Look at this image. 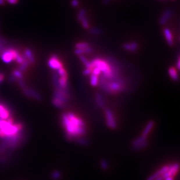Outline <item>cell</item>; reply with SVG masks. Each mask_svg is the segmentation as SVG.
Here are the masks:
<instances>
[{"mask_svg":"<svg viewBox=\"0 0 180 180\" xmlns=\"http://www.w3.org/2000/svg\"><path fill=\"white\" fill-rule=\"evenodd\" d=\"M61 123L65 130V138L69 141L84 137L87 132L85 121L72 112L64 113L61 115Z\"/></svg>","mask_w":180,"mask_h":180,"instance_id":"6da1fadb","label":"cell"},{"mask_svg":"<svg viewBox=\"0 0 180 180\" xmlns=\"http://www.w3.org/2000/svg\"><path fill=\"white\" fill-rule=\"evenodd\" d=\"M22 125L20 123L14 124L11 118L7 120L0 119V137L6 138L13 136L21 132Z\"/></svg>","mask_w":180,"mask_h":180,"instance_id":"7a4b0ae2","label":"cell"},{"mask_svg":"<svg viewBox=\"0 0 180 180\" xmlns=\"http://www.w3.org/2000/svg\"><path fill=\"white\" fill-rule=\"evenodd\" d=\"M20 53L14 48L8 47L6 49L1 55V57L6 63H10L13 61H16Z\"/></svg>","mask_w":180,"mask_h":180,"instance_id":"3957f363","label":"cell"},{"mask_svg":"<svg viewBox=\"0 0 180 180\" xmlns=\"http://www.w3.org/2000/svg\"><path fill=\"white\" fill-rule=\"evenodd\" d=\"M104 115L107 126L112 130L116 129L118 127V124L112 110L109 108H105Z\"/></svg>","mask_w":180,"mask_h":180,"instance_id":"277c9868","label":"cell"},{"mask_svg":"<svg viewBox=\"0 0 180 180\" xmlns=\"http://www.w3.org/2000/svg\"><path fill=\"white\" fill-rule=\"evenodd\" d=\"M147 145V138L140 135L133 140L131 145V149L134 152H139L145 149Z\"/></svg>","mask_w":180,"mask_h":180,"instance_id":"5b68a950","label":"cell"},{"mask_svg":"<svg viewBox=\"0 0 180 180\" xmlns=\"http://www.w3.org/2000/svg\"><path fill=\"white\" fill-rule=\"evenodd\" d=\"M48 65L51 69L56 71H57L64 67L58 57L56 54H53L50 57L48 61Z\"/></svg>","mask_w":180,"mask_h":180,"instance_id":"8992f818","label":"cell"},{"mask_svg":"<svg viewBox=\"0 0 180 180\" xmlns=\"http://www.w3.org/2000/svg\"><path fill=\"white\" fill-rule=\"evenodd\" d=\"M179 170V164L176 163H174V164L170 165V167L168 170V171L165 172L164 174H163L161 176L164 179L165 178L167 177H174L177 173L178 172Z\"/></svg>","mask_w":180,"mask_h":180,"instance_id":"52a82bcc","label":"cell"},{"mask_svg":"<svg viewBox=\"0 0 180 180\" xmlns=\"http://www.w3.org/2000/svg\"><path fill=\"white\" fill-rule=\"evenodd\" d=\"M172 15V11L170 9L165 10L162 14L159 19V24L161 26L165 25L170 19Z\"/></svg>","mask_w":180,"mask_h":180,"instance_id":"ba28073f","label":"cell"},{"mask_svg":"<svg viewBox=\"0 0 180 180\" xmlns=\"http://www.w3.org/2000/svg\"><path fill=\"white\" fill-rule=\"evenodd\" d=\"M163 34L164 36V38L165 39V40L167 42V43L168 45L170 47L173 46L174 45V38L173 35L172 34L171 31L167 28H164L163 29Z\"/></svg>","mask_w":180,"mask_h":180,"instance_id":"9c48e42d","label":"cell"},{"mask_svg":"<svg viewBox=\"0 0 180 180\" xmlns=\"http://www.w3.org/2000/svg\"><path fill=\"white\" fill-rule=\"evenodd\" d=\"M10 111L7 107L3 104H0V119L7 120L10 118Z\"/></svg>","mask_w":180,"mask_h":180,"instance_id":"30bf717a","label":"cell"},{"mask_svg":"<svg viewBox=\"0 0 180 180\" xmlns=\"http://www.w3.org/2000/svg\"><path fill=\"white\" fill-rule=\"evenodd\" d=\"M23 90H24V93L25 94V95L27 97L34 98L35 99L39 100V101L41 100L42 97H41L40 95L38 92L35 91L34 90L31 89H28L26 87L25 89H23Z\"/></svg>","mask_w":180,"mask_h":180,"instance_id":"8fae6325","label":"cell"},{"mask_svg":"<svg viewBox=\"0 0 180 180\" xmlns=\"http://www.w3.org/2000/svg\"><path fill=\"white\" fill-rule=\"evenodd\" d=\"M122 47L126 51H130L131 53H135L138 49V43L136 42L126 43L123 44Z\"/></svg>","mask_w":180,"mask_h":180,"instance_id":"7c38bea8","label":"cell"},{"mask_svg":"<svg viewBox=\"0 0 180 180\" xmlns=\"http://www.w3.org/2000/svg\"><path fill=\"white\" fill-rule=\"evenodd\" d=\"M95 99L97 106L101 109L106 108V102L103 95L100 93H96L95 95Z\"/></svg>","mask_w":180,"mask_h":180,"instance_id":"4fadbf2b","label":"cell"},{"mask_svg":"<svg viewBox=\"0 0 180 180\" xmlns=\"http://www.w3.org/2000/svg\"><path fill=\"white\" fill-rule=\"evenodd\" d=\"M154 121L153 120H150L149 121L147 124H146V126L145 127L141 135H142L144 137L147 138V136L149 135V134L150 133V132H151V131L152 130L154 126Z\"/></svg>","mask_w":180,"mask_h":180,"instance_id":"5bb4252c","label":"cell"},{"mask_svg":"<svg viewBox=\"0 0 180 180\" xmlns=\"http://www.w3.org/2000/svg\"><path fill=\"white\" fill-rule=\"evenodd\" d=\"M93 51V49L90 46L85 49H75L74 50V53L79 56L81 55L91 54Z\"/></svg>","mask_w":180,"mask_h":180,"instance_id":"9a60e30c","label":"cell"},{"mask_svg":"<svg viewBox=\"0 0 180 180\" xmlns=\"http://www.w3.org/2000/svg\"><path fill=\"white\" fill-rule=\"evenodd\" d=\"M168 75H170V78H171V79L172 81H174V82H178V81L179 76H178L177 70L175 68H174L173 67H170L168 68Z\"/></svg>","mask_w":180,"mask_h":180,"instance_id":"2e32d148","label":"cell"},{"mask_svg":"<svg viewBox=\"0 0 180 180\" xmlns=\"http://www.w3.org/2000/svg\"><path fill=\"white\" fill-rule=\"evenodd\" d=\"M52 103L55 107L58 108H64L67 104L66 102L55 97H53L52 99Z\"/></svg>","mask_w":180,"mask_h":180,"instance_id":"e0dca14e","label":"cell"},{"mask_svg":"<svg viewBox=\"0 0 180 180\" xmlns=\"http://www.w3.org/2000/svg\"><path fill=\"white\" fill-rule=\"evenodd\" d=\"M58 84L61 88L67 90L68 86V76H59Z\"/></svg>","mask_w":180,"mask_h":180,"instance_id":"ac0fdd59","label":"cell"},{"mask_svg":"<svg viewBox=\"0 0 180 180\" xmlns=\"http://www.w3.org/2000/svg\"><path fill=\"white\" fill-rule=\"evenodd\" d=\"M99 78L98 76L92 73L90 75V84L93 87L97 86L99 85Z\"/></svg>","mask_w":180,"mask_h":180,"instance_id":"d6986e66","label":"cell"},{"mask_svg":"<svg viewBox=\"0 0 180 180\" xmlns=\"http://www.w3.org/2000/svg\"><path fill=\"white\" fill-rule=\"evenodd\" d=\"M25 56L29 61L30 63H32V64L35 63V57H34L31 50H30L29 49H26L25 51Z\"/></svg>","mask_w":180,"mask_h":180,"instance_id":"ffe728a7","label":"cell"},{"mask_svg":"<svg viewBox=\"0 0 180 180\" xmlns=\"http://www.w3.org/2000/svg\"><path fill=\"white\" fill-rule=\"evenodd\" d=\"M79 58L82 64L85 66L86 68H92L90 61H89L88 58L83 55L79 56Z\"/></svg>","mask_w":180,"mask_h":180,"instance_id":"44dd1931","label":"cell"},{"mask_svg":"<svg viewBox=\"0 0 180 180\" xmlns=\"http://www.w3.org/2000/svg\"><path fill=\"white\" fill-rule=\"evenodd\" d=\"M75 142H76L78 145L82 146H86L89 145V141L85 137H80L75 139Z\"/></svg>","mask_w":180,"mask_h":180,"instance_id":"7402d4cb","label":"cell"},{"mask_svg":"<svg viewBox=\"0 0 180 180\" xmlns=\"http://www.w3.org/2000/svg\"><path fill=\"white\" fill-rule=\"evenodd\" d=\"M109 162L108 160L106 158H101L100 161V168L103 170V171H106L109 168Z\"/></svg>","mask_w":180,"mask_h":180,"instance_id":"603a6c76","label":"cell"},{"mask_svg":"<svg viewBox=\"0 0 180 180\" xmlns=\"http://www.w3.org/2000/svg\"><path fill=\"white\" fill-rule=\"evenodd\" d=\"M85 17H86V11L85 9L82 8L81 9L78 14L77 15V19L80 22L83 19H84Z\"/></svg>","mask_w":180,"mask_h":180,"instance_id":"cb8c5ba5","label":"cell"},{"mask_svg":"<svg viewBox=\"0 0 180 180\" xmlns=\"http://www.w3.org/2000/svg\"><path fill=\"white\" fill-rule=\"evenodd\" d=\"M61 177V173L58 170H55L51 174V178L53 180H59Z\"/></svg>","mask_w":180,"mask_h":180,"instance_id":"d4e9b609","label":"cell"},{"mask_svg":"<svg viewBox=\"0 0 180 180\" xmlns=\"http://www.w3.org/2000/svg\"><path fill=\"white\" fill-rule=\"evenodd\" d=\"M90 46V44L86 42H79L75 45V49H85Z\"/></svg>","mask_w":180,"mask_h":180,"instance_id":"484cf974","label":"cell"},{"mask_svg":"<svg viewBox=\"0 0 180 180\" xmlns=\"http://www.w3.org/2000/svg\"><path fill=\"white\" fill-rule=\"evenodd\" d=\"M80 23L81 24L82 27L85 29H89L90 28V25H89V21L87 18V17H85L84 19H83Z\"/></svg>","mask_w":180,"mask_h":180,"instance_id":"4316f807","label":"cell"},{"mask_svg":"<svg viewBox=\"0 0 180 180\" xmlns=\"http://www.w3.org/2000/svg\"><path fill=\"white\" fill-rule=\"evenodd\" d=\"M89 32L93 35H100L102 33L100 29L96 28H89Z\"/></svg>","mask_w":180,"mask_h":180,"instance_id":"83f0119b","label":"cell"},{"mask_svg":"<svg viewBox=\"0 0 180 180\" xmlns=\"http://www.w3.org/2000/svg\"><path fill=\"white\" fill-rule=\"evenodd\" d=\"M57 73L59 76H68L67 71L64 67L57 70Z\"/></svg>","mask_w":180,"mask_h":180,"instance_id":"f1b7e54d","label":"cell"},{"mask_svg":"<svg viewBox=\"0 0 180 180\" xmlns=\"http://www.w3.org/2000/svg\"><path fill=\"white\" fill-rule=\"evenodd\" d=\"M5 42L4 41V39L0 37V56L2 54L3 52L6 50L5 46Z\"/></svg>","mask_w":180,"mask_h":180,"instance_id":"f546056e","label":"cell"},{"mask_svg":"<svg viewBox=\"0 0 180 180\" xmlns=\"http://www.w3.org/2000/svg\"><path fill=\"white\" fill-rule=\"evenodd\" d=\"M92 68H86L83 71V75L85 76L90 75L92 72Z\"/></svg>","mask_w":180,"mask_h":180,"instance_id":"4dcf8cb0","label":"cell"},{"mask_svg":"<svg viewBox=\"0 0 180 180\" xmlns=\"http://www.w3.org/2000/svg\"><path fill=\"white\" fill-rule=\"evenodd\" d=\"M71 5L74 8H77L79 6V0H71Z\"/></svg>","mask_w":180,"mask_h":180,"instance_id":"1f68e13d","label":"cell"},{"mask_svg":"<svg viewBox=\"0 0 180 180\" xmlns=\"http://www.w3.org/2000/svg\"><path fill=\"white\" fill-rule=\"evenodd\" d=\"M111 0H102V3L104 6H107L110 4Z\"/></svg>","mask_w":180,"mask_h":180,"instance_id":"d6a6232c","label":"cell"},{"mask_svg":"<svg viewBox=\"0 0 180 180\" xmlns=\"http://www.w3.org/2000/svg\"><path fill=\"white\" fill-rule=\"evenodd\" d=\"M8 1L11 4H16L18 3V0H8Z\"/></svg>","mask_w":180,"mask_h":180,"instance_id":"836d02e7","label":"cell"},{"mask_svg":"<svg viewBox=\"0 0 180 180\" xmlns=\"http://www.w3.org/2000/svg\"><path fill=\"white\" fill-rule=\"evenodd\" d=\"M179 65H180V60H179V57H178V60H177V67L178 70H179Z\"/></svg>","mask_w":180,"mask_h":180,"instance_id":"e575fe53","label":"cell"},{"mask_svg":"<svg viewBox=\"0 0 180 180\" xmlns=\"http://www.w3.org/2000/svg\"><path fill=\"white\" fill-rule=\"evenodd\" d=\"M4 79V75L3 74L0 73V82H1Z\"/></svg>","mask_w":180,"mask_h":180,"instance_id":"d590c367","label":"cell"},{"mask_svg":"<svg viewBox=\"0 0 180 180\" xmlns=\"http://www.w3.org/2000/svg\"><path fill=\"white\" fill-rule=\"evenodd\" d=\"M164 180H174V177H167L164 179Z\"/></svg>","mask_w":180,"mask_h":180,"instance_id":"8d00e7d4","label":"cell"},{"mask_svg":"<svg viewBox=\"0 0 180 180\" xmlns=\"http://www.w3.org/2000/svg\"><path fill=\"white\" fill-rule=\"evenodd\" d=\"M4 4V0H0V5H3Z\"/></svg>","mask_w":180,"mask_h":180,"instance_id":"74e56055","label":"cell"},{"mask_svg":"<svg viewBox=\"0 0 180 180\" xmlns=\"http://www.w3.org/2000/svg\"><path fill=\"white\" fill-rule=\"evenodd\" d=\"M171 1H174V0H171Z\"/></svg>","mask_w":180,"mask_h":180,"instance_id":"f35d334b","label":"cell"},{"mask_svg":"<svg viewBox=\"0 0 180 180\" xmlns=\"http://www.w3.org/2000/svg\"><path fill=\"white\" fill-rule=\"evenodd\" d=\"M6 1H8V0H6Z\"/></svg>","mask_w":180,"mask_h":180,"instance_id":"ab89813d","label":"cell"}]
</instances>
